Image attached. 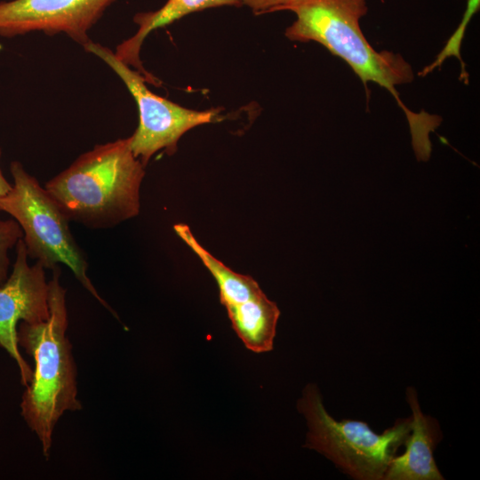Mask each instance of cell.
<instances>
[{"instance_id":"obj_7","label":"cell","mask_w":480,"mask_h":480,"mask_svg":"<svg viewBox=\"0 0 480 480\" xmlns=\"http://www.w3.org/2000/svg\"><path fill=\"white\" fill-rule=\"evenodd\" d=\"M15 248L12 271L0 285V348L16 362L21 383L26 387L33 370L19 349L18 324L20 322L38 323L49 318V283L41 263L28 264L22 238Z\"/></svg>"},{"instance_id":"obj_8","label":"cell","mask_w":480,"mask_h":480,"mask_svg":"<svg viewBox=\"0 0 480 480\" xmlns=\"http://www.w3.org/2000/svg\"><path fill=\"white\" fill-rule=\"evenodd\" d=\"M117 0H11L0 2V36L33 32L65 34L80 45L91 42L89 32Z\"/></svg>"},{"instance_id":"obj_11","label":"cell","mask_w":480,"mask_h":480,"mask_svg":"<svg viewBox=\"0 0 480 480\" xmlns=\"http://www.w3.org/2000/svg\"><path fill=\"white\" fill-rule=\"evenodd\" d=\"M227 312L232 328L248 349L255 353L272 350L280 311L265 293Z\"/></svg>"},{"instance_id":"obj_12","label":"cell","mask_w":480,"mask_h":480,"mask_svg":"<svg viewBox=\"0 0 480 480\" xmlns=\"http://www.w3.org/2000/svg\"><path fill=\"white\" fill-rule=\"evenodd\" d=\"M173 228L214 277L219 287L220 302L226 309L264 294L252 277L233 271L205 250L187 225L176 224Z\"/></svg>"},{"instance_id":"obj_4","label":"cell","mask_w":480,"mask_h":480,"mask_svg":"<svg viewBox=\"0 0 480 480\" xmlns=\"http://www.w3.org/2000/svg\"><path fill=\"white\" fill-rule=\"evenodd\" d=\"M298 410L308 427L304 446L318 452L356 480H383L411 431V416L397 419L381 434L374 432L364 421L336 420L325 410L315 384L305 388Z\"/></svg>"},{"instance_id":"obj_3","label":"cell","mask_w":480,"mask_h":480,"mask_svg":"<svg viewBox=\"0 0 480 480\" xmlns=\"http://www.w3.org/2000/svg\"><path fill=\"white\" fill-rule=\"evenodd\" d=\"M144 167L129 138L118 139L81 154L44 187L69 221L108 228L140 213Z\"/></svg>"},{"instance_id":"obj_5","label":"cell","mask_w":480,"mask_h":480,"mask_svg":"<svg viewBox=\"0 0 480 480\" xmlns=\"http://www.w3.org/2000/svg\"><path fill=\"white\" fill-rule=\"evenodd\" d=\"M12 187L0 196V212L20 227L28 258L46 269L63 264L104 308L117 317L87 275L88 263L69 228V220L44 187L19 161L10 164Z\"/></svg>"},{"instance_id":"obj_9","label":"cell","mask_w":480,"mask_h":480,"mask_svg":"<svg viewBox=\"0 0 480 480\" xmlns=\"http://www.w3.org/2000/svg\"><path fill=\"white\" fill-rule=\"evenodd\" d=\"M405 396L412 410L405 452L394 457L383 480H444L434 457L443 438L441 427L436 419L422 412L414 387L406 388Z\"/></svg>"},{"instance_id":"obj_15","label":"cell","mask_w":480,"mask_h":480,"mask_svg":"<svg viewBox=\"0 0 480 480\" xmlns=\"http://www.w3.org/2000/svg\"><path fill=\"white\" fill-rule=\"evenodd\" d=\"M1 156H2V150H1V148H0V159H1ZM11 187H12V183H10L7 180V179L5 178L4 174L2 172V168H1V165H0V196H3L5 193H7L9 191V189L11 188Z\"/></svg>"},{"instance_id":"obj_6","label":"cell","mask_w":480,"mask_h":480,"mask_svg":"<svg viewBox=\"0 0 480 480\" xmlns=\"http://www.w3.org/2000/svg\"><path fill=\"white\" fill-rule=\"evenodd\" d=\"M104 61L123 81L133 97L139 111V125L129 138L133 155L146 165L161 149L169 155L177 149L180 137L188 130L220 120V111H198L181 107L152 92L145 77L119 60L115 52L92 40L83 46Z\"/></svg>"},{"instance_id":"obj_13","label":"cell","mask_w":480,"mask_h":480,"mask_svg":"<svg viewBox=\"0 0 480 480\" xmlns=\"http://www.w3.org/2000/svg\"><path fill=\"white\" fill-rule=\"evenodd\" d=\"M22 236V230L13 219L0 220V285L9 276V251Z\"/></svg>"},{"instance_id":"obj_14","label":"cell","mask_w":480,"mask_h":480,"mask_svg":"<svg viewBox=\"0 0 480 480\" xmlns=\"http://www.w3.org/2000/svg\"><path fill=\"white\" fill-rule=\"evenodd\" d=\"M288 0H241L242 4L251 8L255 14L270 12L275 7Z\"/></svg>"},{"instance_id":"obj_10","label":"cell","mask_w":480,"mask_h":480,"mask_svg":"<svg viewBox=\"0 0 480 480\" xmlns=\"http://www.w3.org/2000/svg\"><path fill=\"white\" fill-rule=\"evenodd\" d=\"M241 5V0H167L158 10L140 12L134 15L133 21L138 25V30L116 46L115 54L125 64L142 72L145 68L140 58V48L153 30L170 25L192 12L213 7Z\"/></svg>"},{"instance_id":"obj_2","label":"cell","mask_w":480,"mask_h":480,"mask_svg":"<svg viewBox=\"0 0 480 480\" xmlns=\"http://www.w3.org/2000/svg\"><path fill=\"white\" fill-rule=\"evenodd\" d=\"M49 283L50 316L38 323L20 322L19 346L35 362L30 381L23 393L21 415L36 435L44 457H49L56 423L66 412L82 409L77 398L76 369L67 330L66 289L60 284V265Z\"/></svg>"},{"instance_id":"obj_1","label":"cell","mask_w":480,"mask_h":480,"mask_svg":"<svg viewBox=\"0 0 480 480\" xmlns=\"http://www.w3.org/2000/svg\"><path fill=\"white\" fill-rule=\"evenodd\" d=\"M291 11L296 20L284 32L292 41H315L345 60L366 86L368 82L384 87L396 98L410 124L413 147L429 144L428 134L441 119L408 109L399 98L396 85L411 83L412 66L392 52H377L364 37L359 20L368 11L366 0H288L271 12Z\"/></svg>"}]
</instances>
